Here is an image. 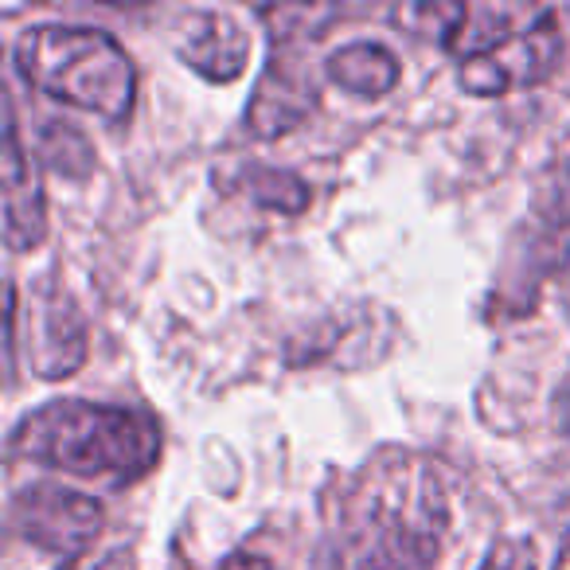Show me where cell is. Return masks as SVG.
Returning <instances> with one entry per match:
<instances>
[{
  "label": "cell",
  "instance_id": "obj_1",
  "mask_svg": "<svg viewBox=\"0 0 570 570\" xmlns=\"http://www.w3.org/2000/svg\"><path fill=\"white\" fill-rule=\"evenodd\" d=\"M9 453L87 481L129 484L157 465L160 426L134 406L56 399L20 419Z\"/></svg>",
  "mask_w": 570,
  "mask_h": 570
},
{
  "label": "cell",
  "instance_id": "obj_2",
  "mask_svg": "<svg viewBox=\"0 0 570 570\" xmlns=\"http://www.w3.org/2000/svg\"><path fill=\"white\" fill-rule=\"evenodd\" d=\"M17 71L40 95L126 126L137 102V67L102 28H28L17 40Z\"/></svg>",
  "mask_w": 570,
  "mask_h": 570
},
{
  "label": "cell",
  "instance_id": "obj_3",
  "mask_svg": "<svg viewBox=\"0 0 570 570\" xmlns=\"http://www.w3.org/2000/svg\"><path fill=\"white\" fill-rule=\"evenodd\" d=\"M9 305L24 325V336L9 328V344H4L9 380H17L20 348H24L32 375H40V380H67L87 364V321L63 285L43 277L28 294V309H20V289L17 282H9Z\"/></svg>",
  "mask_w": 570,
  "mask_h": 570
},
{
  "label": "cell",
  "instance_id": "obj_4",
  "mask_svg": "<svg viewBox=\"0 0 570 570\" xmlns=\"http://www.w3.org/2000/svg\"><path fill=\"white\" fill-rule=\"evenodd\" d=\"M9 520L17 528V535L28 539V543L56 554H75L87 543H95V535L106 523V508L95 497L40 481L12 497Z\"/></svg>",
  "mask_w": 570,
  "mask_h": 570
},
{
  "label": "cell",
  "instance_id": "obj_5",
  "mask_svg": "<svg viewBox=\"0 0 570 570\" xmlns=\"http://www.w3.org/2000/svg\"><path fill=\"white\" fill-rule=\"evenodd\" d=\"M559 59H562L559 12L543 9L504 48H497L484 59H473V63H461L458 82L476 98H497L515 87H535V82L551 79Z\"/></svg>",
  "mask_w": 570,
  "mask_h": 570
},
{
  "label": "cell",
  "instance_id": "obj_6",
  "mask_svg": "<svg viewBox=\"0 0 570 570\" xmlns=\"http://www.w3.org/2000/svg\"><path fill=\"white\" fill-rule=\"evenodd\" d=\"M173 51L207 82H235L250 63V32L230 12L188 9L173 24Z\"/></svg>",
  "mask_w": 570,
  "mask_h": 570
},
{
  "label": "cell",
  "instance_id": "obj_7",
  "mask_svg": "<svg viewBox=\"0 0 570 570\" xmlns=\"http://www.w3.org/2000/svg\"><path fill=\"white\" fill-rule=\"evenodd\" d=\"M0 184H4V246L12 254L36 250L48 238V204H43L40 176L32 157L20 145V121L12 98H4V157H0Z\"/></svg>",
  "mask_w": 570,
  "mask_h": 570
},
{
  "label": "cell",
  "instance_id": "obj_8",
  "mask_svg": "<svg viewBox=\"0 0 570 570\" xmlns=\"http://www.w3.org/2000/svg\"><path fill=\"white\" fill-rule=\"evenodd\" d=\"M313 110H317V82H313V75L305 71L302 59L274 51L258 87H254L250 106H246V134L258 137V141H274V137L302 126Z\"/></svg>",
  "mask_w": 570,
  "mask_h": 570
},
{
  "label": "cell",
  "instance_id": "obj_9",
  "mask_svg": "<svg viewBox=\"0 0 570 570\" xmlns=\"http://www.w3.org/2000/svg\"><path fill=\"white\" fill-rule=\"evenodd\" d=\"M328 79L336 82L341 90L356 98H383L399 87L403 79V67H399V56L383 43H348V48L333 51L325 63Z\"/></svg>",
  "mask_w": 570,
  "mask_h": 570
},
{
  "label": "cell",
  "instance_id": "obj_10",
  "mask_svg": "<svg viewBox=\"0 0 570 570\" xmlns=\"http://www.w3.org/2000/svg\"><path fill=\"white\" fill-rule=\"evenodd\" d=\"M512 20H515V9H500V4H465V12H461L445 51L458 56L461 63H473V59L492 56V51L504 48V43L515 36Z\"/></svg>",
  "mask_w": 570,
  "mask_h": 570
},
{
  "label": "cell",
  "instance_id": "obj_11",
  "mask_svg": "<svg viewBox=\"0 0 570 570\" xmlns=\"http://www.w3.org/2000/svg\"><path fill=\"white\" fill-rule=\"evenodd\" d=\"M32 149L51 173L67 176V180H82L95 173V145L87 141L82 129H75L71 121H43L32 137Z\"/></svg>",
  "mask_w": 570,
  "mask_h": 570
},
{
  "label": "cell",
  "instance_id": "obj_12",
  "mask_svg": "<svg viewBox=\"0 0 570 570\" xmlns=\"http://www.w3.org/2000/svg\"><path fill=\"white\" fill-rule=\"evenodd\" d=\"M243 188L258 207H269V212H282V215H302L313 204L309 184L297 173H285V168L250 165L243 173Z\"/></svg>",
  "mask_w": 570,
  "mask_h": 570
},
{
  "label": "cell",
  "instance_id": "obj_13",
  "mask_svg": "<svg viewBox=\"0 0 570 570\" xmlns=\"http://www.w3.org/2000/svg\"><path fill=\"white\" fill-rule=\"evenodd\" d=\"M531 215L551 230H570V160L547 168L531 188Z\"/></svg>",
  "mask_w": 570,
  "mask_h": 570
},
{
  "label": "cell",
  "instance_id": "obj_14",
  "mask_svg": "<svg viewBox=\"0 0 570 570\" xmlns=\"http://www.w3.org/2000/svg\"><path fill=\"white\" fill-rule=\"evenodd\" d=\"M481 570H539V554H535V543L523 535H512V539H497L484 554Z\"/></svg>",
  "mask_w": 570,
  "mask_h": 570
},
{
  "label": "cell",
  "instance_id": "obj_15",
  "mask_svg": "<svg viewBox=\"0 0 570 570\" xmlns=\"http://www.w3.org/2000/svg\"><path fill=\"white\" fill-rule=\"evenodd\" d=\"M551 419H554V430H559L562 438H570V367H567V375H562L559 391H554Z\"/></svg>",
  "mask_w": 570,
  "mask_h": 570
},
{
  "label": "cell",
  "instance_id": "obj_16",
  "mask_svg": "<svg viewBox=\"0 0 570 570\" xmlns=\"http://www.w3.org/2000/svg\"><path fill=\"white\" fill-rule=\"evenodd\" d=\"M219 570H277L274 562L266 559V554H254V551H235L223 559Z\"/></svg>",
  "mask_w": 570,
  "mask_h": 570
},
{
  "label": "cell",
  "instance_id": "obj_17",
  "mask_svg": "<svg viewBox=\"0 0 570 570\" xmlns=\"http://www.w3.org/2000/svg\"><path fill=\"white\" fill-rule=\"evenodd\" d=\"M554 570H570V535H567V543L559 547V559H554Z\"/></svg>",
  "mask_w": 570,
  "mask_h": 570
},
{
  "label": "cell",
  "instance_id": "obj_18",
  "mask_svg": "<svg viewBox=\"0 0 570 570\" xmlns=\"http://www.w3.org/2000/svg\"><path fill=\"white\" fill-rule=\"evenodd\" d=\"M562 313H567V321H570V285L562 289Z\"/></svg>",
  "mask_w": 570,
  "mask_h": 570
}]
</instances>
